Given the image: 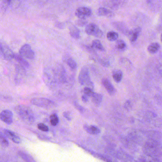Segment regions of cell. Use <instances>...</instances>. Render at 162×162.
I'll return each mask as SVG.
<instances>
[{"label":"cell","instance_id":"obj_13","mask_svg":"<svg viewBox=\"0 0 162 162\" xmlns=\"http://www.w3.org/2000/svg\"><path fill=\"white\" fill-rule=\"evenodd\" d=\"M15 60L18 62L22 67L25 68H29L30 67V64L25 59H24L23 57L20 56V55L15 54L14 55V58Z\"/></svg>","mask_w":162,"mask_h":162},{"label":"cell","instance_id":"obj_22","mask_svg":"<svg viewBox=\"0 0 162 162\" xmlns=\"http://www.w3.org/2000/svg\"><path fill=\"white\" fill-rule=\"evenodd\" d=\"M50 122L53 126H56L59 123V118L56 114H53L50 117Z\"/></svg>","mask_w":162,"mask_h":162},{"label":"cell","instance_id":"obj_25","mask_svg":"<svg viewBox=\"0 0 162 162\" xmlns=\"http://www.w3.org/2000/svg\"><path fill=\"white\" fill-rule=\"evenodd\" d=\"M83 92H84V94L87 96V97H92V96L93 95V94L95 93L93 92L92 89L88 87H85L83 89Z\"/></svg>","mask_w":162,"mask_h":162},{"label":"cell","instance_id":"obj_19","mask_svg":"<svg viewBox=\"0 0 162 162\" xmlns=\"http://www.w3.org/2000/svg\"><path fill=\"white\" fill-rule=\"evenodd\" d=\"M92 98L93 102H94V104H95L96 105H98L101 103L103 97L101 94L94 93L93 95L92 96Z\"/></svg>","mask_w":162,"mask_h":162},{"label":"cell","instance_id":"obj_15","mask_svg":"<svg viewBox=\"0 0 162 162\" xmlns=\"http://www.w3.org/2000/svg\"><path fill=\"white\" fill-rule=\"evenodd\" d=\"M84 127L88 133L91 135H97L100 133V130L97 127L94 125H85Z\"/></svg>","mask_w":162,"mask_h":162},{"label":"cell","instance_id":"obj_18","mask_svg":"<svg viewBox=\"0 0 162 162\" xmlns=\"http://www.w3.org/2000/svg\"><path fill=\"white\" fill-rule=\"evenodd\" d=\"M123 78V72L120 70H116L113 74V79L117 83H119Z\"/></svg>","mask_w":162,"mask_h":162},{"label":"cell","instance_id":"obj_23","mask_svg":"<svg viewBox=\"0 0 162 162\" xmlns=\"http://www.w3.org/2000/svg\"><path fill=\"white\" fill-rule=\"evenodd\" d=\"M116 47L117 49L119 50H123L126 47V44L122 40H119L116 43Z\"/></svg>","mask_w":162,"mask_h":162},{"label":"cell","instance_id":"obj_3","mask_svg":"<svg viewBox=\"0 0 162 162\" xmlns=\"http://www.w3.org/2000/svg\"><path fill=\"white\" fill-rule=\"evenodd\" d=\"M85 32L89 35L93 36L97 38H101L104 34L100 27L93 23H89L86 26Z\"/></svg>","mask_w":162,"mask_h":162},{"label":"cell","instance_id":"obj_26","mask_svg":"<svg viewBox=\"0 0 162 162\" xmlns=\"http://www.w3.org/2000/svg\"><path fill=\"white\" fill-rule=\"evenodd\" d=\"M38 127L40 130L44 131V132H47L49 131V128L47 125H45L44 124L40 123L38 125Z\"/></svg>","mask_w":162,"mask_h":162},{"label":"cell","instance_id":"obj_10","mask_svg":"<svg viewBox=\"0 0 162 162\" xmlns=\"http://www.w3.org/2000/svg\"><path fill=\"white\" fill-rule=\"evenodd\" d=\"M102 83L105 89L110 95H112L116 92V89H115L114 87L108 79H102Z\"/></svg>","mask_w":162,"mask_h":162},{"label":"cell","instance_id":"obj_2","mask_svg":"<svg viewBox=\"0 0 162 162\" xmlns=\"http://www.w3.org/2000/svg\"><path fill=\"white\" fill-rule=\"evenodd\" d=\"M15 110L23 120L30 123L34 121L33 112L29 107L24 105H19L15 108Z\"/></svg>","mask_w":162,"mask_h":162},{"label":"cell","instance_id":"obj_14","mask_svg":"<svg viewBox=\"0 0 162 162\" xmlns=\"http://www.w3.org/2000/svg\"><path fill=\"white\" fill-rule=\"evenodd\" d=\"M97 14L98 16L110 17L113 16V13L108 9L104 7H100L97 11Z\"/></svg>","mask_w":162,"mask_h":162},{"label":"cell","instance_id":"obj_4","mask_svg":"<svg viewBox=\"0 0 162 162\" xmlns=\"http://www.w3.org/2000/svg\"><path fill=\"white\" fill-rule=\"evenodd\" d=\"M33 105L41 108H52L54 106V102L48 98H36L31 100Z\"/></svg>","mask_w":162,"mask_h":162},{"label":"cell","instance_id":"obj_1","mask_svg":"<svg viewBox=\"0 0 162 162\" xmlns=\"http://www.w3.org/2000/svg\"><path fill=\"white\" fill-rule=\"evenodd\" d=\"M79 81L82 86H86V87L94 89V84L90 79L89 69L86 66L82 68L79 75Z\"/></svg>","mask_w":162,"mask_h":162},{"label":"cell","instance_id":"obj_9","mask_svg":"<svg viewBox=\"0 0 162 162\" xmlns=\"http://www.w3.org/2000/svg\"><path fill=\"white\" fill-rule=\"evenodd\" d=\"M3 133L7 138L12 140L14 143L20 144L21 142V139L19 136H18L15 133L12 131H10L9 130L4 129L3 130Z\"/></svg>","mask_w":162,"mask_h":162},{"label":"cell","instance_id":"obj_11","mask_svg":"<svg viewBox=\"0 0 162 162\" xmlns=\"http://www.w3.org/2000/svg\"><path fill=\"white\" fill-rule=\"evenodd\" d=\"M141 29L140 28L138 27L133 29L128 33V37L130 41L132 42H134L136 41L139 37V34L140 33Z\"/></svg>","mask_w":162,"mask_h":162},{"label":"cell","instance_id":"obj_29","mask_svg":"<svg viewBox=\"0 0 162 162\" xmlns=\"http://www.w3.org/2000/svg\"><path fill=\"white\" fill-rule=\"evenodd\" d=\"M161 41H162V34H161Z\"/></svg>","mask_w":162,"mask_h":162},{"label":"cell","instance_id":"obj_24","mask_svg":"<svg viewBox=\"0 0 162 162\" xmlns=\"http://www.w3.org/2000/svg\"><path fill=\"white\" fill-rule=\"evenodd\" d=\"M0 142H1V146L3 147H7L9 146V142L7 139H6V138L3 136V135L1 134V138H0Z\"/></svg>","mask_w":162,"mask_h":162},{"label":"cell","instance_id":"obj_16","mask_svg":"<svg viewBox=\"0 0 162 162\" xmlns=\"http://www.w3.org/2000/svg\"><path fill=\"white\" fill-rule=\"evenodd\" d=\"M160 48V45L157 42H154L149 45L147 49L149 52L151 54L157 53L159 50Z\"/></svg>","mask_w":162,"mask_h":162},{"label":"cell","instance_id":"obj_27","mask_svg":"<svg viewBox=\"0 0 162 162\" xmlns=\"http://www.w3.org/2000/svg\"><path fill=\"white\" fill-rule=\"evenodd\" d=\"M87 96H86V95H83L81 97L82 100L83 101V102H85V103H87V102H88L89 101V98Z\"/></svg>","mask_w":162,"mask_h":162},{"label":"cell","instance_id":"obj_8","mask_svg":"<svg viewBox=\"0 0 162 162\" xmlns=\"http://www.w3.org/2000/svg\"><path fill=\"white\" fill-rule=\"evenodd\" d=\"M1 119L6 124H12L13 122V113L9 110H4L1 113Z\"/></svg>","mask_w":162,"mask_h":162},{"label":"cell","instance_id":"obj_28","mask_svg":"<svg viewBox=\"0 0 162 162\" xmlns=\"http://www.w3.org/2000/svg\"><path fill=\"white\" fill-rule=\"evenodd\" d=\"M85 19H79V20H78V24L79 25H85L86 24L87 22L86 21H85Z\"/></svg>","mask_w":162,"mask_h":162},{"label":"cell","instance_id":"obj_17","mask_svg":"<svg viewBox=\"0 0 162 162\" xmlns=\"http://www.w3.org/2000/svg\"><path fill=\"white\" fill-rule=\"evenodd\" d=\"M92 48L94 49L99 50L101 52L105 51V48H104L101 42L98 40H94L92 42Z\"/></svg>","mask_w":162,"mask_h":162},{"label":"cell","instance_id":"obj_12","mask_svg":"<svg viewBox=\"0 0 162 162\" xmlns=\"http://www.w3.org/2000/svg\"><path fill=\"white\" fill-rule=\"evenodd\" d=\"M70 35L73 38L79 39L80 38V31L75 25H72L69 28Z\"/></svg>","mask_w":162,"mask_h":162},{"label":"cell","instance_id":"obj_6","mask_svg":"<svg viewBox=\"0 0 162 162\" xmlns=\"http://www.w3.org/2000/svg\"><path fill=\"white\" fill-rule=\"evenodd\" d=\"M20 55L29 60H33L35 57V53L30 45L25 44L22 45L19 51Z\"/></svg>","mask_w":162,"mask_h":162},{"label":"cell","instance_id":"obj_21","mask_svg":"<svg viewBox=\"0 0 162 162\" xmlns=\"http://www.w3.org/2000/svg\"><path fill=\"white\" fill-rule=\"evenodd\" d=\"M66 61L67 65L72 70H75L77 68V64L76 62L71 58H68Z\"/></svg>","mask_w":162,"mask_h":162},{"label":"cell","instance_id":"obj_20","mask_svg":"<svg viewBox=\"0 0 162 162\" xmlns=\"http://www.w3.org/2000/svg\"><path fill=\"white\" fill-rule=\"evenodd\" d=\"M106 38L108 41H115L119 38V34L115 31H109L107 33Z\"/></svg>","mask_w":162,"mask_h":162},{"label":"cell","instance_id":"obj_7","mask_svg":"<svg viewBox=\"0 0 162 162\" xmlns=\"http://www.w3.org/2000/svg\"><path fill=\"white\" fill-rule=\"evenodd\" d=\"M92 12L89 7L83 6L77 9L75 12V15L79 19H86L91 16Z\"/></svg>","mask_w":162,"mask_h":162},{"label":"cell","instance_id":"obj_5","mask_svg":"<svg viewBox=\"0 0 162 162\" xmlns=\"http://www.w3.org/2000/svg\"><path fill=\"white\" fill-rule=\"evenodd\" d=\"M1 54L3 59L7 61H11L14 58V52L4 42H1Z\"/></svg>","mask_w":162,"mask_h":162}]
</instances>
